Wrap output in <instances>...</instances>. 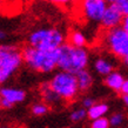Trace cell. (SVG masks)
Here are the masks:
<instances>
[{
    "instance_id": "13",
    "label": "cell",
    "mask_w": 128,
    "mask_h": 128,
    "mask_svg": "<svg viewBox=\"0 0 128 128\" xmlns=\"http://www.w3.org/2000/svg\"><path fill=\"white\" fill-rule=\"evenodd\" d=\"M107 112H108V106L106 104H94L90 108H88L87 115L92 120H96V119L104 118V115Z\"/></svg>"
},
{
    "instance_id": "5",
    "label": "cell",
    "mask_w": 128,
    "mask_h": 128,
    "mask_svg": "<svg viewBox=\"0 0 128 128\" xmlns=\"http://www.w3.org/2000/svg\"><path fill=\"white\" fill-rule=\"evenodd\" d=\"M50 87L62 100H72L78 94V84L75 75L66 72H59L53 76L50 82Z\"/></svg>"
},
{
    "instance_id": "2",
    "label": "cell",
    "mask_w": 128,
    "mask_h": 128,
    "mask_svg": "<svg viewBox=\"0 0 128 128\" xmlns=\"http://www.w3.org/2000/svg\"><path fill=\"white\" fill-rule=\"evenodd\" d=\"M22 60L32 70L41 73L52 72L56 67L58 61V50H40L33 47H25L21 52Z\"/></svg>"
},
{
    "instance_id": "12",
    "label": "cell",
    "mask_w": 128,
    "mask_h": 128,
    "mask_svg": "<svg viewBox=\"0 0 128 128\" xmlns=\"http://www.w3.org/2000/svg\"><path fill=\"white\" fill-rule=\"evenodd\" d=\"M75 79H76V84H78V89L80 90H86L88 89L92 84H93V78L88 70H80L79 73L75 74Z\"/></svg>"
},
{
    "instance_id": "15",
    "label": "cell",
    "mask_w": 128,
    "mask_h": 128,
    "mask_svg": "<svg viewBox=\"0 0 128 128\" xmlns=\"http://www.w3.org/2000/svg\"><path fill=\"white\" fill-rule=\"evenodd\" d=\"M70 45L75 48H84L86 45V38L81 32L74 31L70 35Z\"/></svg>"
},
{
    "instance_id": "21",
    "label": "cell",
    "mask_w": 128,
    "mask_h": 128,
    "mask_svg": "<svg viewBox=\"0 0 128 128\" xmlns=\"http://www.w3.org/2000/svg\"><path fill=\"white\" fill-rule=\"evenodd\" d=\"M94 104H95V101H94L93 99H90V98H86L85 100H84V102H82L84 107H85V108H87V109L90 108V107H92Z\"/></svg>"
},
{
    "instance_id": "9",
    "label": "cell",
    "mask_w": 128,
    "mask_h": 128,
    "mask_svg": "<svg viewBox=\"0 0 128 128\" xmlns=\"http://www.w3.org/2000/svg\"><path fill=\"white\" fill-rule=\"evenodd\" d=\"M0 98H2L4 100H6L13 106L14 104H18V102H21V101L25 100L26 93L21 89L6 87V88L0 89Z\"/></svg>"
},
{
    "instance_id": "1",
    "label": "cell",
    "mask_w": 128,
    "mask_h": 128,
    "mask_svg": "<svg viewBox=\"0 0 128 128\" xmlns=\"http://www.w3.org/2000/svg\"><path fill=\"white\" fill-rule=\"evenodd\" d=\"M88 64V53L85 48H75L70 44H64L58 48L56 67L61 72L75 75L80 70H86Z\"/></svg>"
},
{
    "instance_id": "22",
    "label": "cell",
    "mask_w": 128,
    "mask_h": 128,
    "mask_svg": "<svg viewBox=\"0 0 128 128\" xmlns=\"http://www.w3.org/2000/svg\"><path fill=\"white\" fill-rule=\"evenodd\" d=\"M120 92L122 93V95H128V81L127 80H124V82L122 84L120 88Z\"/></svg>"
},
{
    "instance_id": "19",
    "label": "cell",
    "mask_w": 128,
    "mask_h": 128,
    "mask_svg": "<svg viewBox=\"0 0 128 128\" xmlns=\"http://www.w3.org/2000/svg\"><path fill=\"white\" fill-rule=\"evenodd\" d=\"M108 122H109V126L112 124L114 127H119V126L122 124V122H124V115H122L121 113L113 114L112 116H110V119L108 120Z\"/></svg>"
},
{
    "instance_id": "11",
    "label": "cell",
    "mask_w": 128,
    "mask_h": 128,
    "mask_svg": "<svg viewBox=\"0 0 128 128\" xmlns=\"http://www.w3.org/2000/svg\"><path fill=\"white\" fill-rule=\"evenodd\" d=\"M124 82V75L121 73H119V72H112V73H109L108 75H106L105 84L108 86L110 89H113V90L120 92V88Z\"/></svg>"
},
{
    "instance_id": "6",
    "label": "cell",
    "mask_w": 128,
    "mask_h": 128,
    "mask_svg": "<svg viewBox=\"0 0 128 128\" xmlns=\"http://www.w3.org/2000/svg\"><path fill=\"white\" fill-rule=\"evenodd\" d=\"M107 45L113 54L122 58L127 64L128 59V32L121 27L113 28L107 34Z\"/></svg>"
},
{
    "instance_id": "23",
    "label": "cell",
    "mask_w": 128,
    "mask_h": 128,
    "mask_svg": "<svg viewBox=\"0 0 128 128\" xmlns=\"http://www.w3.org/2000/svg\"><path fill=\"white\" fill-rule=\"evenodd\" d=\"M122 26H121V28L124 30V31H126V32H128V18L127 16H124V20H122Z\"/></svg>"
},
{
    "instance_id": "14",
    "label": "cell",
    "mask_w": 128,
    "mask_h": 128,
    "mask_svg": "<svg viewBox=\"0 0 128 128\" xmlns=\"http://www.w3.org/2000/svg\"><path fill=\"white\" fill-rule=\"evenodd\" d=\"M95 70L101 75H108L113 72V64L106 59H98L95 62Z\"/></svg>"
},
{
    "instance_id": "4",
    "label": "cell",
    "mask_w": 128,
    "mask_h": 128,
    "mask_svg": "<svg viewBox=\"0 0 128 128\" xmlns=\"http://www.w3.org/2000/svg\"><path fill=\"white\" fill-rule=\"evenodd\" d=\"M22 62L21 50L12 45L0 46V82L2 84L20 67Z\"/></svg>"
},
{
    "instance_id": "25",
    "label": "cell",
    "mask_w": 128,
    "mask_h": 128,
    "mask_svg": "<svg viewBox=\"0 0 128 128\" xmlns=\"http://www.w3.org/2000/svg\"><path fill=\"white\" fill-rule=\"evenodd\" d=\"M5 36H6V35H5L4 32H2V31H0V40H1V39H4Z\"/></svg>"
},
{
    "instance_id": "3",
    "label": "cell",
    "mask_w": 128,
    "mask_h": 128,
    "mask_svg": "<svg viewBox=\"0 0 128 128\" xmlns=\"http://www.w3.org/2000/svg\"><path fill=\"white\" fill-rule=\"evenodd\" d=\"M30 47L40 50H55L64 45V34L58 28H39L28 38Z\"/></svg>"
},
{
    "instance_id": "27",
    "label": "cell",
    "mask_w": 128,
    "mask_h": 128,
    "mask_svg": "<svg viewBox=\"0 0 128 128\" xmlns=\"http://www.w3.org/2000/svg\"><path fill=\"white\" fill-rule=\"evenodd\" d=\"M0 84H1V82H0Z\"/></svg>"
},
{
    "instance_id": "7",
    "label": "cell",
    "mask_w": 128,
    "mask_h": 128,
    "mask_svg": "<svg viewBox=\"0 0 128 128\" xmlns=\"http://www.w3.org/2000/svg\"><path fill=\"white\" fill-rule=\"evenodd\" d=\"M107 7L104 0H86L82 4V11L86 18L92 21H101Z\"/></svg>"
},
{
    "instance_id": "17",
    "label": "cell",
    "mask_w": 128,
    "mask_h": 128,
    "mask_svg": "<svg viewBox=\"0 0 128 128\" xmlns=\"http://www.w3.org/2000/svg\"><path fill=\"white\" fill-rule=\"evenodd\" d=\"M32 112L34 115H44V114H46L48 112V106L46 104H35L33 106V108H32Z\"/></svg>"
},
{
    "instance_id": "16",
    "label": "cell",
    "mask_w": 128,
    "mask_h": 128,
    "mask_svg": "<svg viewBox=\"0 0 128 128\" xmlns=\"http://www.w3.org/2000/svg\"><path fill=\"white\" fill-rule=\"evenodd\" d=\"M112 4L116 7V10L120 12L124 16H127L128 14V1L127 0H115L112 1Z\"/></svg>"
},
{
    "instance_id": "24",
    "label": "cell",
    "mask_w": 128,
    "mask_h": 128,
    "mask_svg": "<svg viewBox=\"0 0 128 128\" xmlns=\"http://www.w3.org/2000/svg\"><path fill=\"white\" fill-rule=\"evenodd\" d=\"M122 99H124V104L127 105V104H128V95H122Z\"/></svg>"
},
{
    "instance_id": "8",
    "label": "cell",
    "mask_w": 128,
    "mask_h": 128,
    "mask_svg": "<svg viewBox=\"0 0 128 128\" xmlns=\"http://www.w3.org/2000/svg\"><path fill=\"white\" fill-rule=\"evenodd\" d=\"M124 16L121 14L120 12L116 10V7L110 2V5H108L105 10V13L102 16L101 19V24L105 26V27L113 30V28L119 27V25L122 22Z\"/></svg>"
},
{
    "instance_id": "26",
    "label": "cell",
    "mask_w": 128,
    "mask_h": 128,
    "mask_svg": "<svg viewBox=\"0 0 128 128\" xmlns=\"http://www.w3.org/2000/svg\"><path fill=\"white\" fill-rule=\"evenodd\" d=\"M0 4H1V2H0Z\"/></svg>"
},
{
    "instance_id": "18",
    "label": "cell",
    "mask_w": 128,
    "mask_h": 128,
    "mask_svg": "<svg viewBox=\"0 0 128 128\" xmlns=\"http://www.w3.org/2000/svg\"><path fill=\"white\" fill-rule=\"evenodd\" d=\"M87 116V110L85 108H80L74 110L72 114H70V119L73 121H81L84 120L85 118Z\"/></svg>"
},
{
    "instance_id": "20",
    "label": "cell",
    "mask_w": 128,
    "mask_h": 128,
    "mask_svg": "<svg viewBox=\"0 0 128 128\" xmlns=\"http://www.w3.org/2000/svg\"><path fill=\"white\" fill-rule=\"evenodd\" d=\"M90 127L92 128H109L108 119H106V118H100V119L93 120Z\"/></svg>"
},
{
    "instance_id": "10",
    "label": "cell",
    "mask_w": 128,
    "mask_h": 128,
    "mask_svg": "<svg viewBox=\"0 0 128 128\" xmlns=\"http://www.w3.org/2000/svg\"><path fill=\"white\" fill-rule=\"evenodd\" d=\"M41 93H42L44 100L46 101L48 105H59V104H61L62 99L50 88L48 82L41 84Z\"/></svg>"
}]
</instances>
